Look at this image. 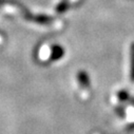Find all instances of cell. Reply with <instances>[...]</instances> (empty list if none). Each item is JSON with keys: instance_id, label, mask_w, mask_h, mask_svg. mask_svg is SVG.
Wrapping results in <instances>:
<instances>
[{"instance_id": "obj_1", "label": "cell", "mask_w": 134, "mask_h": 134, "mask_svg": "<svg viewBox=\"0 0 134 134\" xmlns=\"http://www.w3.org/2000/svg\"><path fill=\"white\" fill-rule=\"evenodd\" d=\"M62 55H63V50L60 47L57 46V47L52 48V57H51V59H53V60L59 59Z\"/></svg>"}, {"instance_id": "obj_2", "label": "cell", "mask_w": 134, "mask_h": 134, "mask_svg": "<svg viewBox=\"0 0 134 134\" xmlns=\"http://www.w3.org/2000/svg\"><path fill=\"white\" fill-rule=\"evenodd\" d=\"M131 78L134 80V47H132L131 51Z\"/></svg>"}, {"instance_id": "obj_3", "label": "cell", "mask_w": 134, "mask_h": 134, "mask_svg": "<svg viewBox=\"0 0 134 134\" xmlns=\"http://www.w3.org/2000/svg\"><path fill=\"white\" fill-rule=\"evenodd\" d=\"M117 96H118V98H119L120 100H125V99L128 98V93L125 92V91H121V92H119V93L117 94Z\"/></svg>"}]
</instances>
